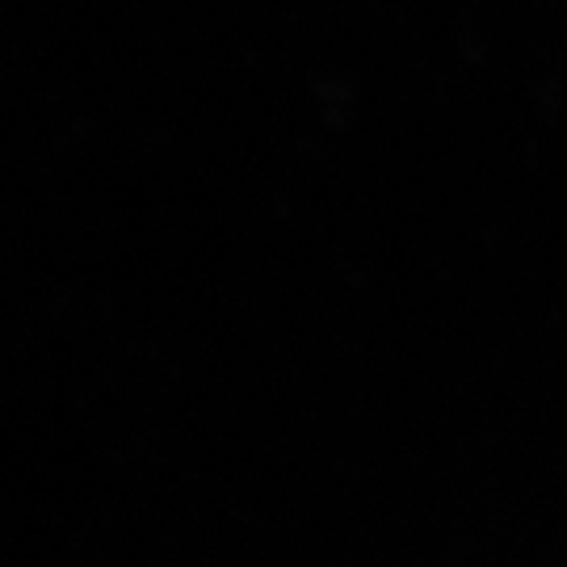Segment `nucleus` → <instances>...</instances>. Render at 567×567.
<instances>
[]
</instances>
